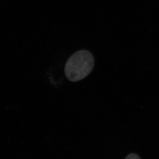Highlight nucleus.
Returning <instances> with one entry per match:
<instances>
[{
    "label": "nucleus",
    "mask_w": 159,
    "mask_h": 159,
    "mask_svg": "<svg viewBox=\"0 0 159 159\" xmlns=\"http://www.w3.org/2000/svg\"><path fill=\"white\" fill-rule=\"evenodd\" d=\"M93 54L87 50H80L73 54L66 63L65 73L72 82H77L87 77L93 68Z\"/></svg>",
    "instance_id": "nucleus-1"
},
{
    "label": "nucleus",
    "mask_w": 159,
    "mask_h": 159,
    "mask_svg": "<svg viewBox=\"0 0 159 159\" xmlns=\"http://www.w3.org/2000/svg\"><path fill=\"white\" fill-rule=\"evenodd\" d=\"M125 159H141L138 155L135 153H131L126 157Z\"/></svg>",
    "instance_id": "nucleus-2"
}]
</instances>
